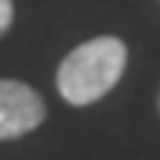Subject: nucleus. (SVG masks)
<instances>
[{"label": "nucleus", "mask_w": 160, "mask_h": 160, "mask_svg": "<svg viewBox=\"0 0 160 160\" xmlns=\"http://www.w3.org/2000/svg\"><path fill=\"white\" fill-rule=\"evenodd\" d=\"M128 65V48L116 36H98L83 45H77L68 57L59 62L57 71V89L74 107L104 98L125 74Z\"/></svg>", "instance_id": "1"}, {"label": "nucleus", "mask_w": 160, "mask_h": 160, "mask_svg": "<svg viewBox=\"0 0 160 160\" xmlns=\"http://www.w3.org/2000/svg\"><path fill=\"white\" fill-rule=\"evenodd\" d=\"M48 110L42 95L21 80H0V139H15L36 131Z\"/></svg>", "instance_id": "2"}, {"label": "nucleus", "mask_w": 160, "mask_h": 160, "mask_svg": "<svg viewBox=\"0 0 160 160\" xmlns=\"http://www.w3.org/2000/svg\"><path fill=\"white\" fill-rule=\"evenodd\" d=\"M12 15H15L12 0H0V36H6V30L12 27Z\"/></svg>", "instance_id": "3"}]
</instances>
